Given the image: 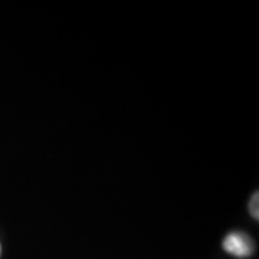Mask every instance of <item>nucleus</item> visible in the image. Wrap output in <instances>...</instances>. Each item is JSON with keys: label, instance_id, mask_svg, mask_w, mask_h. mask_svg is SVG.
I'll list each match as a JSON object with an SVG mask.
<instances>
[{"label": "nucleus", "instance_id": "nucleus-1", "mask_svg": "<svg viewBox=\"0 0 259 259\" xmlns=\"http://www.w3.org/2000/svg\"><path fill=\"white\" fill-rule=\"evenodd\" d=\"M223 249L236 258H248L253 253V242L246 233L232 232L223 239Z\"/></svg>", "mask_w": 259, "mask_h": 259}, {"label": "nucleus", "instance_id": "nucleus-2", "mask_svg": "<svg viewBox=\"0 0 259 259\" xmlns=\"http://www.w3.org/2000/svg\"><path fill=\"white\" fill-rule=\"evenodd\" d=\"M258 204H259V193H253V196L250 197V202H249V212L250 216L255 219V221H258L259 219V210H258Z\"/></svg>", "mask_w": 259, "mask_h": 259}, {"label": "nucleus", "instance_id": "nucleus-3", "mask_svg": "<svg viewBox=\"0 0 259 259\" xmlns=\"http://www.w3.org/2000/svg\"><path fill=\"white\" fill-rule=\"evenodd\" d=\"M0 252H2V249H0Z\"/></svg>", "mask_w": 259, "mask_h": 259}]
</instances>
